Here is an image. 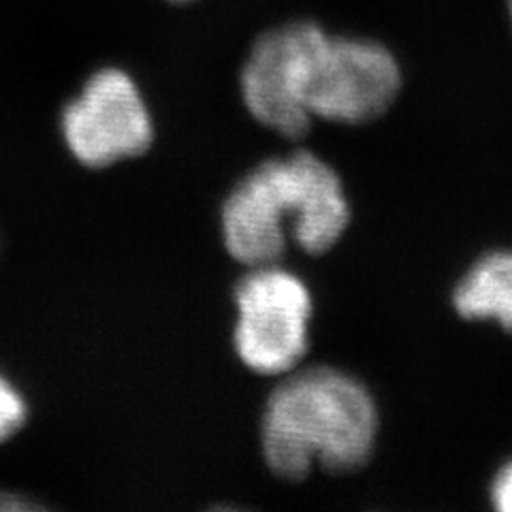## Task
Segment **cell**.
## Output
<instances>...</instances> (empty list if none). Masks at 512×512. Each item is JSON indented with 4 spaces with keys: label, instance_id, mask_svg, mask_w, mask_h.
<instances>
[{
    "label": "cell",
    "instance_id": "cell-10",
    "mask_svg": "<svg viewBox=\"0 0 512 512\" xmlns=\"http://www.w3.org/2000/svg\"><path fill=\"white\" fill-rule=\"evenodd\" d=\"M171 3H192V0H171Z\"/></svg>",
    "mask_w": 512,
    "mask_h": 512
},
{
    "label": "cell",
    "instance_id": "cell-6",
    "mask_svg": "<svg viewBox=\"0 0 512 512\" xmlns=\"http://www.w3.org/2000/svg\"><path fill=\"white\" fill-rule=\"evenodd\" d=\"M453 301L463 318L498 320L512 333V252L480 259L457 286Z\"/></svg>",
    "mask_w": 512,
    "mask_h": 512
},
{
    "label": "cell",
    "instance_id": "cell-5",
    "mask_svg": "<svg viewBox=\"0 0 512 512\" xmlns=\"http://www.w3.org/2000/svg\"><path fill=\"white\" fill-rule=\"evenodd\" d=\"M62 133L79 163L96 169L141 156L154 139L148 107L120 69L90 77L82 96L64 107Z\"/></svg>",
    "mask_w": 512,
    "mask_h": 512
},
{
    "label": "cell",
    "instance_id": "cell-3",
    "mask_svg": "<svg viewBox=\"0 0 512 512\" xmlns=\"http://www.w3.org/2000/svg\"><path fill=\"white\" fill-rule=\"evenodd\" d=\"M378 414L363 384L331 367L286 378L263 416L267 466L284 480H301L316 463L350 472L370 459Z\"/></svg>",
    "mask_w": 512,
    "mask_h": 512
},
{
    "label": "cell",
    "instance_id": "cell-2",
    "mask_svg": "<svg viewBox=\"0 0 512 512\" xmlns=\"http://www.w3.org/2000/svg\"><path fill=\"white\" fill-rule=\"evenodd\" d=\"M348 220L340 178L312 152L267 160L237 184L222 207L224 244L248 267L276 265L286 250V229L303 252H327Z\"/></svg>",
    "mask_w": 512,
    "mask_h": 512
},
{
    "label": "cell",
    "instance_id": "cell-1",
    "mask_svg": "<svg viewBox=\"0 0 512 512\" xmlns=\"http://www.w3.org/2000/svg\"><path fill=\"white\" fill-rule=\"evenodd\" d=\"M402 88L387 47L333 37L312 22H293L256 39L242 71L250 114L288 139L312 120L363 124L380 118Z\"/></svg>",
    "mask_w": 512,
    "mask_h": 512
},
{
    "label": "cell",
    "instance_id": "cell-4",
    "mask_svg": "<svg viewBox=\"0 0 512 512\" xmlns=\"http://www.w3.org/2000/svg\"><path fill=\"white\" fill-rule=\"evenodd\" d=\"M237 355L250 370L278 376L291 372L308 350L310 291L276 265L252 267L235 288Z\"/></svg>",
    "mask_w": 512,
    "mask_h": 512
},
{
    "label": "cell",
    "instance_id": "cell-9",
    "mask_svg": "<svg viewBox=\"0 0 512 512\" xmlns=\"http://www.w3.org/2000/svg\"><path fill=\"white\" fill-rule=\"evenodd\" d=\"M45 506L26 498L20 493L0 491V512H24V510H43Z\"/></svg>",
    "mask_w": 512,
    "mask_h": 512
},
{
    "label": "cell",
    "instance_id": "cell-7",
    "mask_svg": "<svg viewBox=\"0 0 512 512\" xmlns=\"http://www.w3.org/2000/svg\"><path fill=\"white\" fill-rule=\"evenodd\" d=\"M26 406L20 393L0 376V442L11 438L24 425Z\"/></svg>",
    "mask_w": 512,
    "mask_h": 512
},
{
    "label": "cell",
    "instance_id": "cell-8",
    "mask_svg": "<svg viewBox=\"0 0 512 512\" xmlns=\"http://www.w3.org/2000/svg\"><path fill=\"white\" fill-rule=\"evenodd\" d=\"M491 498L495 508L502 512H512V461L495 476Z\"/></svg>",
    "mask_w": 512,
    "mask_h": 512
},
{
    "label": "cell",
    "instance_id": "cell-11",
    "mask_svg": "<svg viewBox=\"0 0 512 512\" xmlns=\"http://www.w3.org/2000/svg\"><path fill=\"white\" fill-rule=\"evenodd\" d=\"M508 7H510V18H512V0H508Z\"/></svg>",
    "mask_w": 512,
    "mask_h": 512
}]
</instances>
